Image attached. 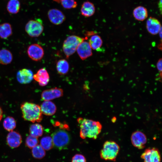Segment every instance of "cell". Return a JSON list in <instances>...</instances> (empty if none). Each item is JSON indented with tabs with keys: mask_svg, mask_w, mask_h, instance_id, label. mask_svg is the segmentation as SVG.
<instances>
[{
	"mask_svg": "<svg viewBox=\"0 0 162 162\" xmlns=\"http://www.w3.org/2000/svg\"><path fill=\"white\" fill-rule=\"evenodd\" d=\"M76 51L79 56L82 60L92 55V48L89 42L84 40L79 44Z\"/></svg>",
	"mask_w": 162,
	"mask_h": 162,
	"instance_id": "7c38bea8",
	"label": "cell"
},
{
	"mask_svg": "<svg viewBox=\"0 0 162 162\" xmlns=\"http://www.w3.org/2000/svg\"><path fill=\"white\" fill-rule=\"evenodd\" d=\"M32 153L34 158L39 159L43 158L46 155L45 150L40 145H38L32 148Z\"/></svg>",
	"mask_w": 162,
	"mask_h": 162,
	"instance_id": "4316f807",
	"label": "cell"
},
{
	"mask_svg": "<svg viewBox=\"0 0 162 162\" xmlns=\"http://www.w3.org/2000/svg\"><path fill=\"white\" fill-rule=\"evenodd\" d=\"M63 93L62 89L56 87L44 91L41 97L44 101L50 100L62 96Z\"/></svg>",
	"mask_w": 162,
	"mask_h": 162,
	"instance_id": "8fae6325",
	"label": "cell"
},
{
	"mask_svg": "<svg viewBox=\"0 0 162 162\" xmlns=\"http://www.w3.org/2000/svg\"><path fill=\"white\" fill-rule=\"evenodd\" d=\"M95 8L94 4L89 1L84 2L82 5L80 10L81 14L86 17L92 16L94 13Z\"/></svg>",
	"mask_w": 162,
	"mask_h": 162,
	"instance_id": "ac0fdd59",
	"label": "cell"
},
{
	"mask_svg": "<svg viewBox=\"0 0 162 162\" xmlns=\"http://www.w3.org/2000/svg\"><path fill=\"white\" fill-rule=\"evenodd\" d=\"M77 121L80 125L81 138H97L102 128V125L99 122L81 118H79Z\"/></svg>",
	"mask_w": 162,
	"mask_h": 162,
	"instance_id": "6da1fadb",
	"label": "cell"
},
{
	"mask_svg": "<svg viewBox=\"0 0 162 162\" xmlns=\"http://www.w3.org/2000/svg\"><path fill=\"white\" fill-rule=\"evenodd\" d=\"M158 7L159 8L161 14L162 12V0H159L158 3Z\"/></svg>",
	"mask_w": 162,
	"mask_h": 162,
	"instance_id": "d6a6232c",
	"label": "cell"
},
{
	"mask_svg": "<svg viewBox=\"0 0 162 162\" xmlns=\"http://www.w3.org/2000/svg\"><path fill=\"white\" fill-rule=\"evenodd\" d=\"M120 150L119 145L115 142L108 140L104 144L100 153L101 158L105 160L115 161Z\"/></svg>",
	"mask_w": 162,
	"mask_h": 162,
	"instance_id": "277c9868",
	"label": "cell"
},
{
	"mask_svg": "<svg viewBox=\"0 0 162 162\" xmlns=\"http://www.w3.org/2000/svg\"><path fill=\"white\" fill-rule=\"evenodd\" d=\"M40 145L46 150H49L53 147L52 138L50 136L43 137L40 140Z\"/></svg>",
	"mask_w": 162,
	"mask_h": 162,
	"instance_id": "83f0119b",
	"label": "cell"
},
{
	"mask_svg": "<svg viewBox=\"0 0 162 162\" xmlns=\"http://www.w3.org/2000/svg\"><path fill=\"white\" fill-rule=\"evenodd\" d=\"M33 74L30 69L24 68L18 71L16 74V79L21 84H26L30 83L32 80Z\"/></svg>",
	"mask_w": 162,
	"mask_h": 162,
	"instance_id": "5bb4252c",
	"label": "cell"
},
{
	"mask_svg": "<svg viewBox=\"0 0 162 162\" xmlns=\"http://www.w3.org/2000/svg\"><path fill=\"white\" fill-rule=\"evenodd\" d=\"M71 162H86V159L83 155L76 154L73 157Z\"/></svg>",
	"mask_w": 162,
	"mask_h": 162,
	"instance_id": "4dcf8cb0",
	"label": "cell"
},
{
	"mask_svg": "<svg viewBox=\"0 0 162 162\" xmlns=\"http://www.w3.org/2000/svg\"><path fill=\"white\" fill-rule=\"evenodd\" d=\"M161 27L160 22L156 18L150 17L146 21V29L148 32L152 34H158Z\"/></svg>",
	"mask_w": 162,
	"mask_h": 162,
	"instance_id": "9a60e30c",
	"label": "cell"
},
{
	"mask_svg": "<svg viewBox=\"0 0 162 162\" xmlns=\"http://www.w3.org/2000/svg\"><path fill=\"white\" fill-rule=\"evenodd\" d=\"M25 29L30 36L32 37H38L44 30L42 20L39 19L29 20L26 25Z\"/></svg>",
	"mask_w": 162,
	"mask_h": 162,
	"instance_id": "8992f818",
	"label": "cell"
},
{
	"mask_svg": "<svg viewBox=\"0 0 162 162\" xmlns=\"http://www.w3.org/2000/svg\"><path fill=\"white\" fill-rule=\"evenodd\" d=\"M3 117V111L2 110L0 106V121L2 119Z\"/></svg>",
	"mask_w": 162,
	"mask_h": 162,
	"instance_id": "836d02e7",
	"label": "cell"
},
{
	"mask_svg": "<svg viewBox=\"0 0 162 162\" xmlns=\"http://www.w3.org/2000/svg\"><path fill=\"white\" fill-rule=\"evenodd\" d=\"M69 65L68 62L65 59L58 60L56 64V69L58 73L61 75L67 74L69 70Z\"/></svg>",
	"mask_w": 162,
	"mask_h": 162,
	"instance_id": "603a6c76",
	"label": "cell"
},
{
	"mask_svg": "<svg viewBox=\"0 0 162 162\" xmlns=\"http://www.w3.org/2000/svg\"><path fill=\"white\" fill-rule=\"evenodd\" d=\"M60 3L64 8L67 9L75 8L77 5L75 0H61Z\"/></svg>",
	"mask_w": 162,
	"mask_h": 162,
	"instance_id": "f546056e",
	"label": "cell"
},
{
	"mask_svg": "<svg viewBox=\"0 0 162 162\" xmlns=\"http://www.w3.org/2000/svg\"><path fill=\"white\" fill-rule=\"evenodd\" d=\"M47 15L50 21L55 25L61 24L65 20V17L63 13L57 9L50 10L48 12Z\"/></svg>",
	"mask_w": 162,
	"mask_h": 162,
	"instance_id": "30bf717a",
	"label": "cell"
},
{
	"mask_svg": "<svg viewBox=\"0 0 162 162\" xmlns=\"http://www.w3.org/2000/svg\"><path fill=\"white\" fill-rule=\"evenodd\" d=\"M53 147L59 150L66 149L70 141L69 133L61 128L55 131L51 135Z\"/></svg>",
	"mask_w": 162,
	"mask_h": 162,
	"instance_id": "3957f363",
	"label": "cell"
},
{
	"mask_svg": "<svg viewBox=\"0 0 162 162\" xmlns=\"http://www.w3.org/2000/svg\"><path fill=\"white\" fill-rule=\"evenodd\" d=\"M87 38V37L82 38L74 35L68 37L63 44V51L66 58H68L76 51L79 44Z\"/></svg>",
	"mask_w": 162,
	"mask_h": 162,
	"instance_id": "5b68a950",
	"label": "cell"
},
{
	"mask_svg": "<svg viewBox=\"0 0 162 162\" xmlns=\"http://www.w3.org/2000/svg\"><path fill=\"white\" fill-rule=\"evenodd\" d=\"M162 27L160 28V29L159 32L158 33H159V36L160 38L161 39L162 38Z\"/></svg>",
	"mask_w": 162,
	"mask_h": 162,
	"instance_id": "e575fe53",
	"label": "cell"
},
{
	"mask_svg": "<svg viewBox=\"0 0 162 162\" xmlns=\"http://www.w3.org/2000/svg\"><path fill=\"white\" fill-rule=\"evenodd\" d=\"M29 132L31 136L38 138L43 134V127L40 124L38 123L32 124L30 127Z\"/></svg>",
	"mask_w": 162,
	"mask_h": 162,
	"instance_id": "cb8c5ba5",
	"label": "cell"
},
{
	"mask_svg": "<svg viewBox=\"0 0 162 162\" xmlns=\"http://www.w3.org/2000/svg\"><path fill=\"white\" fill-rule=\"evenodd\" d=\"M141 158L144 162H160L161 155L159 150L155 148H148L142 154Z\"/></svg>",
	"mask_w": 162,
	"mask_h": 162,
	"instance_id": "52a82bcc",
	"label": "cell"
},
{
	"mask_svg": "<svg viewBox=\"0 0 162 162\" xmlns=\"http://www.w3.org/2000/svg\"><path fill=\"white\" fill-rule=\"evenodd\" d=\"M22 117L25 120L34 123L40 122L43 119L40 106L35 104L28 102L21 105Z\"/></svg>",
	"mask_w": 162,
	"mask_h": 162,
	"instance_id": "7a4b0ae2",
	"label": "cell"
},
{
	"mask_svg": "<svg viewBox=\"0 0 162 162\" xmlns=\"http://www.w3.org/2000/svg\"><path fill=\"white\" fill-rule=\"evenodd\" d=\"M40 107L42 113L46 116H52L55 113L56 110V105L49 100L43 102Z\"/></svg>",
	"mask_w": 162,
	"mask_h": 162,
	"instance_id": "e0dca14e",
	"label": "cell"
},
{
	"mask_svg": "<svg viewBox=\"0 0 162 162\" xmlns=\"http://www.w3.org/2000/svg\"><path fill=\"white\" fill-rule=\"evenodd\" d=\"M39 141L38 138L30 135L26 137L25 143L26 146L29 148H32L38 144Z\"/></svg>",
	"mask_w": 162,
	"mask_h": 162,
	"instance_id": "f1b7e54d",
	"label": "cell"
},
{
	"mask_svg": "<svg viewBox=\"0 0 162 162\" xmlns=\"http://www.w3.org/2000/svg\"><path fill=\"white\" fill-rule=\"evenodd\" d=\"M6 141L8 146L11 148H16L22 143V136L18 132L12 130L8 134Z\"/></svg>",
	"mask_w": 162,
	"mask_h": 162,
	"instance_id": "4fadbf2b",
	"label": "cell"
},
{
	"mask_svg": "<svg viewBox=\"0 0 162 162\" xmlns=\"http://www.w3.org/2000/svg\"><path fill=\"white\" fill-rule=\"evenodd\" d=\"M20 6V3L18 0H10L7 4V9L9 13L16 14L19 11Z\"/></svg>",
	"mask_w": 162,
	"mask_h": 162,
	"instance_id": "d4e9b609",
	"label": "cell"
},
{
	"mask_svg": "<svg viewBox=\"0 0 162 162\" xmlns=\"http://www.w3.org/2000/svg\"><path fill=\"white\" fill-rule=\"evenodd\" d=\"M3 126L5 130L10 131L15 128L16 122L14 118L8 116L4 119L3 122Z\"/></svg>",
	"mask_w": 162,
	"mask_h": 162,
	"instance_id": "484cf974",
	"label": "cell"
},
{
	"mask_svg": "<svg viewBox=\"0 0 162 162\" xmlns=\"http://www.w3.org/2000/svg\"><path fill=\"white\" fill-rule=\"evenodd\" d=\"M88 42L91 48L97 51L100 50L103 44L102 40L100 36L95 34L92 35Z\"/></svg>",
	"mask_w": 162,
	"mask_h": 162,
	"instance_id": "44dd1931",
	"label": "cell"
},
{
	"mask_svg": "<svg viewBox=\"0 0 162 162\" xmlns=\"http://www.w3.org/2000/svg\"><path fill=\"white\" fill-rule=\"evenodd\" d=\"M27 53L28 56L32 60L36 61L40 60L44 54L43 48L38 44H33L28 47Z\"/></svg>",
	"mask_w": 162,
	"mask_h": 162,
	"instance_id": "9c48e42d",
	"label": "cell"
},
{
	"mask_svg": "<svg viewBox=\"0 0 162 162\" xmlns=\"http://www.w3.org/2000/svg\"><path fill=\"white\" fill-rule=\"evenodd\" d=\"M162 59L160 58L156 64L157 68L160 72H162Z\"/></svg>",
	"mask_w": 162,
	"mask_h": 162,
	"instance_id": "1f68e13d",
	"label": "cell"
},
{
	"mask_svg": "<svg viewBox=\"0 0 162 162\" xmlns=\"http://www.w3.org/2000/svg\"><path fill=\"white\" fill-rule=\"evenodd\" d=\"M131 141L134 146L138 149H142L145 147L147 139L144 134L140 131H136L132 134Z\"/></svg>",
	"mask_w": 162,
	"mask_h": 162,
	"instance_id": "ba28073f",
	"label": "cell"
},
{
	"mask_svg": "<svg viewBox=\"0 0 162 162\" xmlns=\"http://www.w3.org/2000/svg\"><path fill=\"white\" fill-rule=\"evenodd\" d=\"M133 15L136 20L143 21L148 17V11L146 8L142 6H139L134 9Z\"/></svg>",
	"mask_w": 162,
	"mask_h": 162,
	"instance_id": "d6986e66",
	"label": "cell"
},
{
	"mask_svg": "<svg viewBox=\"0 0 162 162\" xmlns=\"http://www.w3.org/2000/svg\"><path fill=\"white\" fill-rule=\"evenodd\" d=\"M33 78L41 86L46 85L50 80L49 74L44 68L40 69L36 74L33 75Z\"/></svg>",
	"mask_w": 162,
	"mask_h": 162,
	"instance_id": "2e32d148",
	"label": "cell"
},
{
	"mask_svg": "<svg viewBox=\"0 0 162 162\" xmlns=\"http://www.w3.org/2000/svg\"><path fill=\"white\" fill-rule=\"evenodd\" d=\"M12 34V28L10 24L5 23L0 25V37L6 39Z\"/></svg>",
	"mask_w": 162,
	"mask_h": 162,
	"instance_id": "7402d4cb",
	"label": "cell"
},
{
	"mask_svg": "<svg viewBox=\"0 0 162 162\" xmlns=\"http://www.w3.org/2000/svg\"><path fill=\"white\" fill-rule=\"evenodd\" d=\"M54 1L60 3L61 0H53Z\"/></svg>",
	"mask_w": 162,
	"mask_h": 162,
	"instance_id": "d590c367",
	"label": "cell"
},
{
	"mask_svg": "<svg viewBox=\"0 0 162 162\" xmlns=\"http://www.w3.org/2000/svg\"><path fill=\"white\" fill-rule=\"evenodd\" d=\"M13 60V55L11 52L6 49L0 50V64L7 65L10 63Z\"/></svg>",
	"mask_w": 162,
	"mask_h": 162,
	"instance_id": "ffe728a7",
	"label": "cell"
}]
</instances>
